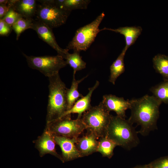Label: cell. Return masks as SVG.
I'll use <instances>...</instances> for the list:
<instances>
[{"label":"cell","instance_id":"4fadbf2b","mask_svg":"<svg viewBox=\"0 0 168 168\" xmlns=\"http://www.w3.org/2000/svg\"><path fill=\"white\" fill-rule=\"evenodd\" d=\"M98 138L89 132L81 137H78L75 142L76 146L81 157L87 156L97 152Z\"/></svg>","mask_w":168,"mask_h":168},{"label":"cell","instance_id":"d4e9b609","mask_svg":"<svg viewBox=\"0 0 168 168\" xmlns=\"http://www.w3.org/2000/svg\"><path fill=\"white\" fill-rule=\"evenodd\" d=\"M23 17L21 15L12 8H11L6 16L2 19L12 26L19 20Z\"/></svg>","mask_w":168,"mask_h":168},{"label":"cell","instance_id":"30bf717a","mask_svg":"<svg viewBox=\"0 0 168 168\" xmlns=\"http://www.w3.org/2000/svg\"><path fill=\"white\" fill-rule=\"evenodd\" d=\"M100 102L108 111H114L117 116L123 118L126 117V110L130 107L129 100H125L123 97L112 94L103 96Z\"/></svg>","mask_w":168,"mask_h":168},{"label":"cell","instance_id":"8992f818","mask_svg":"<svg viewBox=\"0 0 168 168\" xmlns=\"http://www.w3.org/2000/svg\"><path fill=\"white\" fill-rule=\"evenodd\" d=\"M86 128L81 118L72 119L71 114H68L47 123L45 130L52 135L77 139Z\"/></svg>","mask_w":168,"mask_h":168},{"label":"cell","instance_id":"7402d4cb","mask_svg":"<svg viewBox=\"0 0 168 168\" xmlns=\"http://www.w3.org/2000/svg\"><path fill=\"white\" fill-rule=\"evenodd\" d=\"M97 152H100L103 157L109 158L114 154V150L117 145L107 137L100 138L98 140Z\"/></svg>","mask_w":168,"mask_h":168},{"label":"cell","instance_id":"ba28073f","mask_svg":"<svg viewBox=\"0 0 168 168\" xmlns=\"http://www.w3.org/2000/svg\"><path fill=\"white\" fill-rule=\"evenodd\" d=\"M29 66L38 70L48 77L59 73V71L67 65L61 56H28L23 53Z\"/></svg>","mask_w":168,"mask_h":168},{"label":"cell","instance_id":"f1b7e54d","mask_svg":"<svg viewBox=\"0 0 168 168\" xmlns=\"http://www.w3.org/2000/svg\"><path fill=\"white\" fill-rule=\"evenodd\" d=\"M8 0H0V5H7L8 2Z\"/></svg>","mask_w":168,"mask_h":168},{"label":"cell","instance_id":"44dd1931","mask_svg":"<svg viewBox=\"0 0 168 168\" xmlns=\"http://www.w3.org/2000/svg\"><path fill=\"white\" fill-rule=\"evenodd\" d=\"M153 67L156 72L168 81V56L158 54L153 58Z\"/></svg>","mask_w":168,"mask_h":168},{"label":"cell","instance_id":"e0dca14e","mask_svg":"<svg viewBox=\"0 0 168 168\" xmlns=\"http://www.w3.org/2000/svg\"><path fill=\"white\" fill-rule=\"evenodd\" d=\"M127 50L124 48L111 65L109 81L114 85L118 77L125 71L124 58Z\"/></svg>","mask_w":168,"mask_h":168},{"label":"cell","instance_id":"277c9868","mask_svg":"<svg viewBox=\"0 0 168 168\" xmlns=\"http://www.w3.org/2000/svg\"><path fill=\"white\" fill-rule=\"evenodd\" d=\"M101 103L92 106L84 113L81 119L87 131L93 133L98 139L106 136L110 115Z\"/></svg>","mask_w":168,"mask_h":168},{"label":"cell","instance_id":"6da1fadb","mask_svg":"<svg viewBox=\"0 0 168 168\" xmlns=\"http://www.w3.org/2000/svg\"><path fill=\"white\" fill-rule=\"evenodd\" d=\"M129 100L131 114L128 120L132 124L136 123L140 126L138 133L146 136L156 128L159 107L162 103L153 96L148 95Z\"/></svg>","mask_w":168,"mask_h":168},{"label":"cell","instance_id":"ac0fdd59","mask_svg":"<svg viewBox=\"0 0 168 168\" xmlns=\"http://www.w3.org/2000/svg\"><path fill=\"white\" fill-rule=\"evenodd\" d=\"M86 76L79 80L76 79L75 75L73 74V79L70 88H67L66 97L68 105V110H70L75 102L80 98L82 97V95L79 93L78 90L79 84L86 78Z\"/></svg>","mask_w":168,"mask_h":168},{"label":"cell","instance_id":"8fae6325","mask_svg":"<svg viewBox=\"0 0 168 168\" xmlns=\"http://www.w3.org/2000/svg\"><path fill=\"white\" fill-rule=\"evenodd\" d=\"M34 142L40 157L49 154L63 161L62 156L59 155L56 151L55 147L56 143L53 136L49 132L44 129L43 133L38 137Z\"/></svg>","mask_w":168,"mask_h":168},{"label":"cell","instance_id":"5bb4252c","mask_svg":"<svg viewBox=\"0 0 168 168\" xmlns=\"http://www.w3.org/2000/svg\"><path fill=\"white\" fill-rule=\"evenodd\" d=\"M37 1L35 0H10L7 4L26 18H33L36 15L37 8Z\"/></svg>","mask_w":168,"mask_h":168},{"label":"cell","instance_id":"9c48e42d","mask_svg":"<svg viewBox=\"0 0 168 168\" xmlns=\"http://www.w3.org/2000/svg\"><path fill=\"white\" fill-rule=\"evenodd\" d=\"M31 29L35 31L41 39L54 49L58 54L63 58L68 52V49H63L59 46L55 40L52 29L44 23L37 20H34Z\"/></svg>","mask_w":168,"mask_h":168},{"label":"cell","instance_id":"9a60e30c","mask_svg":"<svg viewBox=\"0 0 168 168\" xmlns=\"http://www.w3.org/2000/svg\"><path fill=\"white\" fill-rule=\"evenodd\" d=\"M99 85V82L96 81L94 86L88 89L89 92L87 94L79 99L73 106L66 111L62 117L72 114L77 113L78 114L77 118H81L83 114L92 107L91 104V96Z\"/></svg>","mask_w":168,"mask_h":168},{"label":"cell","instance_id":"52a82bcc","mask_svg":"<svg viewBox=\"0 0 168 168\" xmlns=\"http://www.w3.org/2000/svg\"><path fill=\"white\" fill-rule=\"evenodd\" d=\"M36 15L37 20L50 28L58 27L66 22L71 12L62 9L57 6L54 0H37Z\"/></svg>","mask_w":168,"mask_h":168},{"label":"cell","instance_id":"484cf974","mask_svg":"<svg viewBox=\"0 0 168 168\" xmlns=\"http://www.w3.org/2000/svg\"><path fill=\"white\" fill-rule=\"evenodd\" d=\"M12 27L2 19H0V35L2 36H7L12 32Z\"/></svg>","mask_w":168,"mask_h":168},{"label":"cell","instance_id":"5b68a950","mask_svg":"<svg viewBox=\"0 0 168 168\" xmlns=\"http://www.w3.org/2000/svg\"><path fill=\"white\" fill-rule=\"evenodd\" d=\"M105 16L104 13L102 12L91 22L77 29L66 49L79 52L86 50L94 42L98 33L101 31L99 26Z\"/></svg>","mask_w":168,"mask_h":168},{"label":"cell","instance_id":"3957f363","mask_svg":"<svg viewBox=\"0 0 168 168\" xmlns=\"http://www.w3.org/2000/svg\"><path fill=\"white\" fill-rule=\"evenodd\" d=\"M132 124L128 119L111 114L106 137L117 146L130 150L136 147L140 142L138 132Z\"/></svg>","mask_w":168,"mask_h":168},{"label":"cell","instance_id":"7c38bea8","mask_svg":"<svg viewBox=\"0 0 168 168\" xmlns=\"http://www.w3.org/2000/svg\"><path fill=\"white\" fill-rule=\"evenodd\" d=\"M53 136L56 143L61 148L63 161H69L81 157L75 145L77 139Z\"/></svg>","mask_w":168,"mask_h":168},{"label":"cell","instance_id":"603a6c76","mask_svg":"<svg viewBox=\"0 0 168 168\" xmlns=\"http://www.w3.org/2000/svg\"><path fill=\"white\" fill-rule=\"evenodd\" d=\"M150 90L153 96L159 101L168 104V81L164 80L152 87Z\"/></svg>","mask_w":168,"mask_h":168},{"label":"cell","instance_id":"d6986e66","mask_svg":"<svg viewBox=\"0 0 168 168\" xmlns=\"http://www.w3.org/2000/svg\"><path fill=\"white\" fill-rule=\"evenodd\" d=\"M91 1L89 0H55V4L61 8L71 12L76 9H86Z\"/></svg>","mask_w":168,"mask_h":168},{"label":"cell","instance_id":"4316f807","mask_svg":"<svg viewBox=\"0 0 168 168\" xmlns=\"http://www.w3.org/2000/svg\"><path fill=\"white\" fill-rule=\"evenodd\" d=\"M153 168H168V158L163 159L159 161Z\"/></svg>","mask_w":168,"mask_h":168},{"label":"cell","instance_id":"7a4b0ae2","mask_svg":"<svg viewBox=\"0 0 168 168\" xmlns=\"http://www.w3.org/2000/svg\"><path fill=\"white\" fill-rule=\"evenodd\" d=\"M49 94L46 123L61 118L68 110L66 87L59 73L48 77Z\"/></svg>","mask_w":168,"mask_h":168},{"label":"cell","instance_id":"83f0119b","mask_svg":"<svg viewBox=\"0 0 168 168\" xmlns=\"http://www.w3.org/2000/svg\"><path fill=\"white\" fill-rule=\"evenodd\" d=\"M10 7L7 5H0V18L2 19L6 15L10 9Z\"/></svg>","mask_w":168,"mask_h":168},{"label":"cell","instance_id":"2e32d148","mask_svg":"<svg viewBox=\"0 0 168 168\" xmlns=\"http://www.w3.org/2000/svg\"><path fill=\"white\" fill-rule=\"evenodd\" d=\"M105 30H111L123 35L124 36L126 42L124 48L127 50L134 43L141 34L142 29L140 26H125L115 29L104 28L101 29V31Z\"/></svg>","mask_w":168,"mask_h":168},{"label":"cell","instance_id":"cb8c5ba5","mask_svg":"<svg viewBox=\"0 0 168 168\" xmlns=\"http://www.w3.org/2000/svg\"><path fill=\"white\" fill-rule=\"evenodd\" d=\"M34 20L33 18L22 17L12 26V29L16 34V40H18L21 33L25 30L31 29Z\"/></svg>","mask_w":168,"mask_h":168},{"label":"cell","instance_id":"ffe728a7","mask_svg":"<svg viewBox=\"0 0 168 168\" xmlns=\"http://www.w3.org/2000/svg\"><path fill=\"white\" fill-rule=\"evenodd\" d=\"M63 58L65 59L67 64L73 69L74 75H75L77 72L86 67V63L82 60L79 52L74 51L72 54L68 52Z\"/></svg>","mask_w":168,"mask_h":168}]
</instances>
